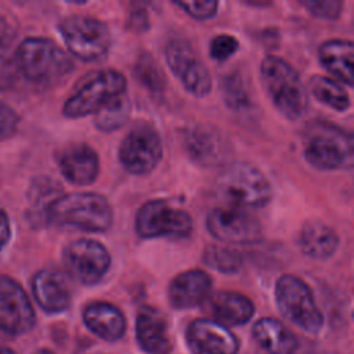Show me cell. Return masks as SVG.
Wrapping results in <instances>:
<instances>
[{
  "label": "cell",
  "instance_id": "37",
  "mask_svg": "<svg viewBox=\"0 0 354 354\" xmlns=\"http://www.w3.org/2000/svg\"><path fill=\"white\" fill-rule=\"evenodd\" d=\"M245 3L249 4V6H253V7H260V6H261V7H266V6L270 4L268 1H248V0H246Z\"/></svg>",
  "mask_w": 354,
  "mask_h": 354
},
{
  "label": "cell",
  "instance_id": "25",
  "mask_svg": "<svg viewBox=\"0 0 354 354\" xmlns=\"http://www.w3.org/2000/svg\"><path fill=\"white\" fill-rule=\"evenodd\" d=\"M253 337L270 354H295L297 339L275 318H261L253 326Z\"/></svg>",
  "mask_w": 354,
  "mask_h": 354
},
{
  "label": "cell",
  "instance_id": "32",
  "mask_svg": "<svg viewBox=\"0 0 354 354\" xmlns=\"http://www.w3.org/2000/svg\"><path fill=\"white\" fill-rule=\"evenodd\" d=\"M300 4L314 17L321 19H336L342 14L343 3L340 0H322V1H314V0H301Z\"/></svg>",
  "mask_w": 354,
  "mask_h": 354
},
{
  "label": "cell",
  "instance_id": "6",
  "mask_svg": "<svg viewBox=\"0 0 354 354\" xmlns=\"http://www.w3.org/2000/svg\"><path fill=\"white\" fill-rule=\"evenodd\" d=\"M218 191L235 206L263 207L272 198V187L264 173L245 162L227 166L217 178Z\"/></svg>",
  "mask_w": 354,
  "mask_h": 354
},
{
  "label": "cell",
  "instance_id": "8",
  "mask_svg": "<svg viewBox=\"0 0 354 354\" xmlns=\"http://www.w3.org/2000/svg\"><path fill=\"white\" fill-rule=\"evenodd\" d=\"M275 301L281 314L308 333H317L324 324L322 314L308 285L296 275L285 274L275 283Z\"/></svg>",
  "mask_w": 354,
  "mask_h": 354
},
{
  "label": "cell",
  "instance_id": "9",
  "mask_svg": "<svg viewBox=\"0 0 354 354\" xmlns=\"http://www.w3.org/2000/svg\"><path fill=\"white\" fill-rule=\"evenodd\" d=\"M134 225L136 232L145 239L187 238L194 230L191 214L163 199L145 202L136 214Z\"/></svg>",
  "mask_w": 354,
  "mask_h": 354
},
{
  "label": "cell",
  "instance_id": "5",
  "mask_svg": "<svg viewBox=\"0 0 354 354\" xmlns=\"http://www.w3.org/2000/svg\"><path fill=\"white\" fill-rule=\"evenodd\" d=\"M126 87L127 80L119 71H95L86 76L80 86L64 102L62 113L71 119L94 115L105 104L123 95Z\"/></svg>",
  "mask_w": 354,
  "mask_h": 354
},
{
  "label": "cell",
  "instance_id": "12",
  "mask_svg": "<svg viewBox=\"0 0 354 354\" xmlns=\"http://www.w3.org/2000/svg\"><path fill=\"white\" fill-rule=\"evenodd\" d=\"M66 271L83 285H95L111 267V253L95 239L80 238L68 243L62 252Z\"/></svg>",
  "mask_w": 354,
  "mask_h": 354
},
{
  "label": "cell",
  "instance_id": "7",
  "mask_svg": "<svg viewBox=\"0 0 354 354\" xmlns=\"http://www.w3.org/2000/svg\"><path fill=\"white\" fill-rule=\"evenodd\" d=\"M58 30L68 51L82 61H98L112 46L108 25L90 15H69L59 22Z\"/></svg>",
  "mask_w": 354,
  "mask_h": 354
},
{
  "label": "cell",
  "instance_id": "29",
  "mask_svg": "<svg viewBox=\"0 0 354 354\" xmlns=\"http://www.w3.org/2000/svg\"><path fill=\"white\" fill-rule=\"evenodd\" d=\"M136 79L149 91L159 93L165 87V79L156 61L149 54H142L134 65Z\"/></svg>",
  "mask_w": 354,
  "mask_h": 354
},
{
  "label": "cell",
  "instance_id": "38",
  "mask_svg": "<svg viewBox=\"0 0 354 354\" xmlns=\"http://www.w3.org/2000/svg\"><path fill=\"white\" fill-rule=\"evenodd\" d=\"M35 354H54L51 350H48V348H39Z\"/></svg>",
  "mask_w": 354,
  "mask_h": 354
},
{
  "label": "cell",
  "instance_id": "34",
  "mask_svg": "<svg viewBox=\"0 0 354 354\" xmlns=\"http://www.w3.org/2000/svg\"><path fill=\"white\" fill-rule=\"evenodd\" d=\"M177 7L183 8L188 15L195 19L205 21L216 15L218 8V1L205 0V1H174Z\"/></svg>",
  "mask_w": 354,
  "mask_h": 354
},
{
  "label": "cell",
  "instance_id": "16",
  "mask_svg": "<svg viewBox=\"0 0 354 354\" xmlns=\"http://www.w3.org/2000/svg\"><path fill=\"white\" fill-rule=\"evenodd\" d=\"M183 145L188 156L202 167L218 165L224 158L221 133L212 124H194L184 130Z\"/></svg>",
  "mask_w": 354,
  "mask_h": 354
},
{
  "label": "cell",
  "instance_id": "21",
  "mask_svg": "<svg viewBox=\"0 0 354 354\" xmlns=\"http://www.w3.org/2000/svg\"><path fill=\"white\" fill-rule=\"evenodd\" d=\"M86 326L98 337L115 342L126 332V318L123 313L108 301L90 303L83 311Z\"/></svg>",
  "mask_w": 354,
  "mask_h": 354
},
{
  "label": "cell",
  "instance_id": "20",
  "mask_svg": "<svg viewBox=\"0 0 354 354\" xmlns=\"http://www.w3.org/2000/svg\"><path fill=\"white\" fill-rule=\"evenodd\" d=\"M136 336L148 354H165L170 348L167 324L163 314L153 307H142L136 319Z\"/></svg>",
  "mask_w": 354,
  "mask_h": 354
},
{
  "label": "cell",
  "instance_id": "28",
  "mask_svg": "<svg viewBox=\"0 0 354 354\" xmlns=\"http://www.w3.org/2000/svg\"><path fill=\"white\" fill-rule=\"evenodd\" d=\"M203 261L218 272L232 274L242 267L243 259L238 250L228 245H209L203 252Z\"/></svg>",
  "mask_w": 354,
  "mask_h": 354
},
{
  "label": "cell",
  "instance_id": "36",
  "mask_svg": "<svg viewBox=\"0 0 354 354\" xmlns=\"http://www.w3.org/2000/svg\"><path fill=\"white\" fill-rule=\"evenodd\" d=\"M11 238V224L7 213L0 207V252L6 248Z\"/></svg>",
  "mask_w": 354,
  "mask_h": 354
},
{
  "label": "cell",
  "instance_id": "13",
  "mask_svg": "<svg viewBox=\"0 0 354 354\" xmlns=\"http://www.w3.org/2000/svg\"><path fill=\"white\" fill-rule=\"evenodd\" d=\"M207 231L227 245L253 243L261 236V225L250 213L235 207H216L206 217Z\"/></svg>",
  "mask_w": 354,
  "mask_h": 354
},
{
  "label": "cell",
  "instance_id": "23",
  "mask_svg": "<svg viewBox=\"0 0 354 354\" xmlns=\"http://www.w3.org/2000/svg\"><path fill=\"white\" fill-rule=\"evenodd\" d=\"M318 58L324 68L332 73L339 83L353 87L354 46L351 40L329 39L318 47Z\"/></svg>",
  "mask_w": 354,
  "mask_h": 354
},
{
  "label": "cell",
  "instance_id": "4",
  "mask_svg": "<svg viewBox=\"0 0 354 354\" xmlns=\"http://www.w3.org/2000/svg\"><path fill=\"white\" fill-rule=\"evenodd\" d=\"M14 53L18 72L39 84L54 83L73 69L69 54L46 37H26Z\"/></svg>",
  "mask_w": 354,
  "mask_h": 354
},
{
  "label": "cell",
  "instance_id": "18",
  "mask_svg": "<svg viewBox=\"0 0 354 354\" xmlns=\"http://www.w3.org/2000/svg\"><path fill=\"white\" fill-rule=\"evenodd\" d=\"M210 289L212 278L206 271L201 268L187 270L170 282L169 300L174 308H192L209 297Z\"/></svg>",
  "mask_w": 354,
  "mask_h": 354
},
{
  "label": "cell",
  "instance_id": "15",
  "mask_svg": "<svg viewBox=\"0 0 354 354\" xmlns=\"http://www.w3.org/2000/svg\"><path fill=\"white\" fill-rule=\"evenodd\" d=\"M185 337L192 354H236L239 348L232 332L220 322L209 318L192 321Z\"/></svg>",
  "mask_w": 354,
  "mask_h": 354
},
{
  "label": "cell",
  "instance_id": "24",
  "mask_svg": "<svg viewBox=\"0 0 354 354\" xmlns=\"http://www.w3.org/2000/svg\"><path fill=\"white\" fill-rule=\"evenodd\" d=\"M210 311L221 325H243L254 314L252 300L238 292L220 290L210 297Z\"/></svg>",
  "mask_w": 354,
  "mask_h": 354
},
{
  "label": "cell",
  "instance_id": "33",
  "mask_svg": "<svg viewBox=\"0 0 354 354\" xmlns=\"http://www.w3.org/2000/svg\"><path fill=\"white\" fill-rule=\"evenodd\" d=\"M239 48V41L235 36L228 33H221L213 37L209 46L210 57L216 61H225L232 57Z\"/></svg>",
  "mask_w": 354,
  "mask_h": 354
},
{
  "label": "cell",
  "instance_id": "35",
  "mask_svg": "<svg viewBox=\"0 0 354 354\" xmlns=\"http://www.w3.org/2000/svg\"><path fill=\"white\" fill-rule=\"evenodd\" d=\"M18 127V115L7 104L0 101V141L11 137Z\"/></svg>",
  "mask_w": 354,
  "mask_h": 354
},
{
  "label": "cell",
  "instance_id": "11",
  "mask_svg": "<svg viewBox=\"0 0 354 354\" xmlns=\"http://www.w3.org/2000/svg\"><path fill=\"white\" fill-rule=\"evenodd\" d=\"M165 59L171 73L194 97H206L212 90V75L194 47L184 39H170L165 46Z\"/></svg>",
  "mask_w": 354,
  "mask_h": 354
},
{
  "label": "cell",
  "instance_id": "1",
  "mask_svg": "<svg viewBox=\"0 0 354 354\" xmlns=\"http://www.w3.org/2000/svg\"><path fill=\"white\" fill-rule=\"evenodd\" d=\"M44 218L57 225L75 227L87 232H105L113 221L108 199L93 191H77L55 198L47 207Z\"/></svg>",
  "mask_w": 354,
  "mask_h": 354
},
{
  "label": "cell",
  "instance_id": "26",
  "mask_svg": "<svg viewBox=\"0 0 354 354\" xmlns=\"http://www.w3.org/2000/svg\"><path fill=\"white\" fill-rule=\"evenodd\" d=\"M308 88L317 101L337 112H346L351 106L347 90L335 79L315 75L311 77Z\"/></svg>",
  "mask_w": 354,
  "mask_h": 354
},
{
  "label": "cell",
  "instance_id": "2",
  "mask_svg": "<svg viewBox=\"0 0 354 354\" xmlns=\"http://www.w3.org/2000/svg\"><path fill=\"white\" fill-rule=\"evenodd\" d=\"M260 79L272 105L283 118L297 120L306 113L307 90L288 61L277 55L264 57L260 65Z\"/></svg>",
  "mask_w": 354,
  "mask_h": 354
},
{
  "label": "cell",
  "instance_id": "27",
  "mask_svg": "<svg viewBox=\"0 0 354 354\" xmlns=\"http://www.w3.org/2000/svg\"><path fill=\"white\" fill-rule=\"evenodd\" d=\"M130 115V101L126 94L109 101L94 113V126L104 133L122 127Z\"/></svg>",
  "mask_w": 354,
  "mask_h": 354
},
{
  "label": "cell",
  "instance_id": "14",
  "mask_svg": "<svg viewBox=\"0 0 354 354\" xmlns=\"http://www.w3.org/2000/svg\"><path fill=\"white\" fill-rule=\"evenodd\" d=\"M36 315L24 288L11 277L0 275V329L11 336L30 330Z\"/></svg>",
  "mask_w": 354,
  "mask_h": 354
},
{
  "label": "cell",
  "instance_id": "30",
  "mask_svg": "<svg viewBox=\"0 0 354 354\" xmlns=\"http://www.w3.org/2000/svg\"><path fill=\"white\" fill-rule=\"evenodd\" d=\"M224 102L232 111L246 109L249 105V94L245 88L243 80L239 73H231L224 77L221 84Z\"/></svg>",
  "mask_w": 354,
  "mask_h": 354
},
{
  "label": "cell",
  "instance_id": "22",
  "mask_svg": "<svg viewBox=\"0 0 354 354\" xmlns=\"http://www.w3.org/2000/svg\"><path fill=\"white\" fill-rule=\"evenodd\" d=\"M297 245L303 254L314 260L330 259L339 248V235L322 221H307L301 225Z\"/></svg>",
  "mask_w": 354,
  "mask_h": 354
},
{
  "label": "cell",
  "instance_id": "19",
  "mask_svg": "<svg viewBox=\"0 0 354 354\" xmlns=\"http://www.w3.org/2000/svg\"><path fill=\"white\" fill-rule=\"evenodd\" d=\"M32 292L39 306L50 314L66 310L71 303L69 285L65 277L54 268H43L35 274Z\"/></svg>",
  "mask_w": 354,
  "mask_h": 354
},
{
  "label": "cell",
  "instance_id": "10",
  "mask_svg": "<svg viewBox=\"0 0 354 354\" xmlns=\"http://www.w3.org/2000/svg\"><path fill=\"white\" fill-rule=\"evenodd\" d=\"M119 162L133 176L151 173L163 156V144L158 130L141 123L131 129L119 145Z\"/></svg>",
  "mask_w": 354,
  "mask_h": 354
},
{
  "label": "cell",
  "instance_id": "3",
  "mask_svg": "<svg viewBox=\"0 0 354 354\" xmlns=\"http://www.w3.org/2000/svg\"><path fill=\"white\" fill-rule=\"evenodd\" d=\"M304 159L321 170L350 169L354 163L353 136L342 127L318 120L306 129Z\"/></svg>",
  "mask_w": 354,
  "mask_h": 354
},
{
  "label": "cell",
  "instance_id": "39",
  "mask_svg": "<svg viewBox=\"0 0 354 354\" xmlns=\"http://www.w3.org/2000/svg\"><path fill=\"white\" fill-rule=\"evenodd\" d=\"M0 354H15V353L7 347H0Z\"/></svg>",
  "mask_w": 354,
  "mask_h": 354
},
{
  "label": "cell",
  "instance_id": "31",
  "mask_svg": "<svg viewBox=\"0 0 354 354\" xmlns=\"http://www.w3.org/2000/svg\"><path fill=\"white\" fill-rule=\"evenodd\" d=\"M17 73L15 53L11 51L10 44L0 40V91L7 90L14 84Z\"/></svg>",
  "mask_w": 354,
  "mask_h": 354
},
{
  "label": "cell",
  "instance_id": "17",
  "mask_svg": "<svg viewBox=\"0 0 354 354\" xmlns=\"http://www.w3.org/2000/svg\"><path fill=\"white\" fill-rule=\"evenodd\" d=\"M59 171L73 185H90L100 174L98 153L87 144L65 148L58 158Z\"/></svg>",
  "mask_w": 354,
  "mask_h": 354
}]
</instances>
